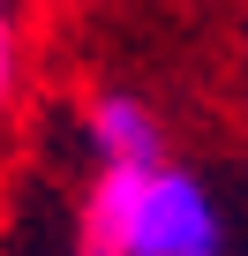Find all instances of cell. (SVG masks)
<instances>
[{
  "instance_id": "2",
  "label": "cell",
  "mask_w": 248,
  "mask_h": 256,
  "mask_svg": "<svg viewBox=\"0 0 248 256\" xmlns=\"http://www.w3.org/2000/svg\"><path fill=\"white\" fill-rule=\"evenodd\" d=\"M90 144H98L105 166H158V120H151L143 98L105 90V98L90 106Z\"/></svg>"
},
{
  "instance_id": "3",
  "label": "cell",
  "mask_w": 248,
  "mask_h": 256,
  "mask_svg": "<svg viewBox=\"0 0 248 256\" xmlns=\"http://www.w3.org/2000/svg\"><path fill=\"white\" fill-rule=\"evenodd\" d=\"M15 98V38H8V23H0V106Z\"/></svg>"
},
{
  "instance_id": "4",
  "label": "cell",
  "mask_w": 248,
  "mask_h": 256,
  "mask_svg": "<svg viewBox=\"0 0 248 256\" xmlns=\"http://www.w3.org/2000/svg\"><path fill=\"white\" fill-rule=\"evenodd\" d=\"M0 8H8V0H0Z\"/></svg>"
},
{
  "instance_id": "1",
  "label": "cell",
  "mask_w": 248,
  "mask_h": 256,
  "mask_svg": "<svg viewBox=\"0 0 248 256\" xmlns=\"http://www.w3.org/2000/svg\"><path fill=\"white\" fill-rule=\"evenodd\" d=\"M128 256H218V211L196 174L151 166L128 211Z\"/></svg>"
}]
</instances>
